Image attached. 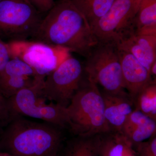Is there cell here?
Segmentation results:
<instances>
[{
  "label": "cell",
  "instance_id": "6da1fadb",
  "mask_svg": "<svg viewBox=\"0 0 156 156\" xmlns=\"http://www.w3.org/2000/svg\"><path fill=\"white\" fill-rule=\"evenodd\" d=\"M32 39L86 58L98 44L90 24L71 0L55 2Z\"/></svg>",
  "mask_w": 156,
  "mask_h": 156
},
{
  "label": "cell",
  "instance_id": "7a4b0ae2",
  "mask_svg": "<svg viewBox=\"0 0 156 156\" xmlns=\"http://www.w3.org/2000/svg\"><path fill=\"white\" fill-rule=\"evenodd\" d=\"M3 134L2 144L14 156L58 155L62 141L60 127L14 117Z\"/></svg>",
  "mask_w": 156,
  "mask_h": 156
},
{
  "label": "cell",
  "instance_id": "3957f363",
  "mask_svg": "<svg viewBox=\"0 0 156 156\" xmlns=\"http://www.w3.org/2000/svg\"><path fill=\"white\" fill-rule=\"evenodd\" d=\"M68 126L77 136H90L111 132L104 115V103L97 84L87 78L66 107Z\"/></svg>",
  "mask_w": 156,
  "mask_h": 156
},
{
  "label": "cell",
  "instance_id": "277c9868",
  "mask_svg": "<svg viewBox=\"0 0 156 156\" xmlns=\"http://www.w3.org/2000/svg\"><path fill=\"white\" fill-rule=\"evenodd\" d=\"M45 77L36 76L32 84L9 98L10 109L14 116L31 117L63 128L68 125L66 107L53 102L45 103L43 94Z\"/></svg>",
  "mask_w": 156,
  "mask_h": 156
},
{
  "label": "cell",
  "instance_id": "5b68a950",
  "mask_svg": "<svg viewBox=\"0 0 156 156\" xmlns=\"http://www.w3.org/2000/svg\"><path fill=\"white\" fill-rule=\"evenodd\" d=\"M84 66L87 78L112 94L126 92L119 49L115 45L100 44L92 50Z\"/></svg>",
  "mask_w": 156,
  "mask_h": 156
},
{
  "label": "cell",
  "instance_id": "8992f818",
  "mask_svg": "<svg viewBox=\"0 0 156 156\" xmlns=\"http://www.w3.org/2000/svg\"><path fill=\"white\" fill-rule=\"evenodd\" d=\"M44 17L26 0H1L0 37L10 41L33 39Z\"/></svg>",
  "mask_w": 156,
  "mask_h": 156
},
{
  "label": "cell",
  "instance_id": "52a82bcc",
  "mask_svg": "<svg viewBox=\"0 0 156 156\" xmlns=\"http://www.w3.org/2000/svg\"><path fill=\"white\" fill-rule=\"evenodd\" d=\"M140 0H115L107 12L92 27L98 43L116 45L135 30Z\"/></svg>",
  "mask_w": 156,
  "mask_h": 156
},
{
  "label": "cell",
  "instance_id": "ba28073f",
  "mask_svg": "<svg viewBox=\"0 0 156 156\" xmlns=\"http://www.w3.org/2000/svg\"><path fill=\"white\" fill-rule=\"evenodd\" d=\"M7 44L11 58L22 60L37 75L46 76L70 56L64 48L35 41H10Z\"/></svg>",
  "mask_w": 156,
  "mask_h": 156
},
{
  "label": "cell",
  "instance_id": "9c48e42d",
  "mask_svg": "<svg viewBox=\"0 0 156 156\" xmlns=\"http://www.w3.org/2000/svg\"><path fill=\"white\" fill-rule=\"evenodd\" d=\"M84 66L77 58L69 56L46 76L43 94L46 99L66 107L80 87Z\"/></svg>",
  "mask_w": 156,
  "mask_h": 156
},
{
  "label": "cell",
  "instance_id": "30bf717a",
  "mask_svg": "<svg viewBox=\"0 0 156 156\" xmlns=\"http://www.w3.org/2000/svg\"><path fill=\"white\" fill-rule=\"evenodd\" d=\"M119 52L124 88L133 101L137 94L153 80L149 71L133 55L121 50Z\"/></svg>",
  "mask_w": 156,
  "mask_h": 156
},
{
  "label": "cell",
  "instance_id": "8fae6325",
  "mask_svg": "<svg viewBox=\"0 0 156 156\" xmlns=\"http://www.w3.org/2000/svg\"><path fill=\"white\" fill-rule=\"evenodd\" d=\"M116 46L119 50L133 55L149 71L156 61V35L138 33L134 30Z\"/></svg>",
  "mask_w": 156,
  "mask_h": 156
},
{
  "label": "cell",
  "instance_id": "7c38bea8",
  "mask_svg": "<svg viewBox=\"0 0 156 156\" xmlns=\"http://www.w3.org/2000/svg\"><path fill=\"white\" fill-rule=\"evenodd\" d=\"M101 92L105 117L111 131L121 132L126 120L134 110V102L127 92L118 94Z\"/></svg>",
  "mask_w": 156,
  "mask_h": 156
},
{
  "label": "cell",
  "instance_id": "4fadbf2b",
  "mask_svg": "<svg viewBox=\"0 0 156 156\" xmlns=\"http://www.w3.org/2000/svg\"><path fill=\"white\" fill-rule=\"evenodd\" d=\"M121 133L134 147L156 135V121L134 109L126 120Z\"/></svg>",
  "mask_w": 156,
  "mask_h": 156
},
{
  "label": "cell",
  "instance_id": "5bb4252c",
  "mask_svg": "<svg viewBox=\"0 0 156 156\" xmlns=\"http://www.w3.org/2000/svg\"><path fill=\"white\" fill-rule=\"evenodd\" d=\"M98 156H137L134 147L121 132L101 134Z\"/></svg>",
  "mask_w": 156,
  "mask_h": 156
},
{
  "label": "cell",
  "instance_id": "9a60e30c",
  "mask_svg": "<svg viewBox=\"0 0 156 156\" xmlns=\"http://www.w3.org/2000/svg\"><path fill=\"white\" fill-rule=\"evenodd\" d=\"M101 134L77 136L66 144L62 156H98Z\"/></svg>",
  "mask_w": 156,
  "mask_h": 156
},
{
  "label": "cell",
  "instance_id": "2e32d148",
  "mask_svg": "<svg viewBox=\"0 0 156 156\" xmlns=\"http://www.w3.org/2000/svg\"><path fill=\"white\" fill-rule=\"evenodd\" d=\"M135 30L156 35V0H140L135 17Z\"/></svg>",
  "mask_w": 156,
  "mask_h": 156
},
{
  "label": "cell",
  "instance_id": "e0dca14e",
  "mask_svg": "<svg viewBox=\"0 0 156 156\" xmlns=\"http://www.w3.org/2000/svg\"><path fill=\"white\" fill-rule=\"evenodd\" d=\"M83 15L91 27L103 17L115 0H71Z\"/></svg>",
  "mask_w": 156,
  "mask_h": 156
},
{
  "label": "cell",
  "instance_id": "ac0fdd59",
  "mask_svg": "<svg viewBox=\"0 0 156 156\" xmlns=\"http://www.w3.org/2000/svg\"><path fill=\"white\" fill-rule=\"evenodd\" d=\"M134 109L156 121V83L154 80L137 94L134 101Z\"/></svg>",
  "mask_w": 156,
  "mask_h": 156
},
{
  "label": "cell",
  "instance_id": "d6986e66",
  "mask_svg": "<svg viewBox=\"0 0 156 156\" xmlns=\"http://www.w3.org/2000/svg\"><path fill=\"white\" fill-rule=\"evenodd\" d=\"M34 77L12 76L1 79L0 91L9 98L20 90L32 84Z\"/></svg>",
  "mask_w": 156,
  "mask_h": 156
},
{
  "label": "cell",
  "instance_id": "ffe728a7",
  "mask_svg": "<svg viewBox=\"0 0 156 156\" xmlns=\"http://www.w3.org/2000/svg\"><path fill=\"white\" fill-rule=\"evenodd\" d=\"M37 76L32 68L22 60L11 58L4 69L0 73V80L12 76L34 77Z\"/></svg>",
  "mask_w": 156,
  "mask_h": 156
},
{
  "label": "cell",
  "instance_id": "44dd1931",
  "mask_svg": "<svg viewBox=\"0 0 156 156\" xmlns=\"http://www.w3.org/2000/svg\"><path fill=\"white\" fill-rule=\"evenodd\" d=\"M137 156H156V135L134 147Z\"/></svg>",
  "mask_w": 156,
  "mask_h": 156
},
{
  "label": "cell",
  "instance_id": "7402d4cb",
  "mask_svg": "<svg viewBox=\"0 0 156 156\" xmlns=\"http://www.w3.org/2000/svg\"><path fill=\"white\" fill-rule=\"evenodd\" d=\"M14 117L10 109L9 98L0 91V126L8 125Z\"/></svg>",
  "mask_w": 156,
  "mask_h": 156
},
{
  "label": "cell",
  "instance_id": "603a6c76",
  "mask_svg": "<svg viewBox=\"0 0 156 156\" xmlns=\"http://www.w3.org/2000/svg\"><path fill=\"white\" fill-rule=\"evenodd\" d=\"M37 11L43 14H47L53 8L55 0H26Z\"/></svg>",
  "mask_w": 156,
  "mask_h": 156
},
{
  "label": "cell",
  "instance_id": "cb8c5ba5",
  "mask_svg": "<svg viewBox=\"0 0 156 156\" xmlns=\"http://www.w3.org/2000/svg\"><path fill=\"white\" fill-rule=\"evenodd\" d=\"M9 53L7 44L0 40V62Z\"/></svg>",
  "mask_w": 156,
  "mask_h": 156
},
{
  "label": "cell",
  "instance_id": "d4e9b609",
  "mask_svg": "<svg viewBox=\"0 0 156 156\" xmlns=\"http://www.w3.org/2000/svg\"><path fill=\"white\" fill-rule=\"evenodd\" d=\"M150 73L151 76H156V61L152 65L150 69Z\"/></svg>",
  "mask_w": 156,
  "mask_h": 156
},
{
  "label": "cell",
  "instance_id": "484cf974",
  "mask_svg": "<svg viewBox=\"0 0 156 156\" xmlns=\"http://www.w3.org/2000/svg\"><path fill=\"white\" fill-rule=\"evenodd\" d=\"M0 156H14L12 154L9 152H1Z\"/></svg>",
  "mask_w": 156,
  "mask_h": 156
},
{
  "label": "cell",
  "instance_id": "4316f807",
  "mask_svg": "<svg viewBox=\"0 0 156 156\" xmlns=\"http://www.w3.org/2000/svg\"><path fill=\"white\" fill-rule=\"evenodd\" d=\"M58 155H53V156H58Z\"/></svg>",
  "mask_w": 156,
  "mask_h": 156
},
{
  "label": "cell",
  "instance_id": "83f0119b",
  "mask_svg": "<svg viewBox=\"0 0 156 156\" xmlns=\"http://www.w3.org/2000/svg\"><path fill=\"white\" fill-rule=\"evenodd\" d=\"M1 0H0V2H1Z\"/></svg>",
  "mask_w": 156,
  "mask_h": 156
}]
</instances>
